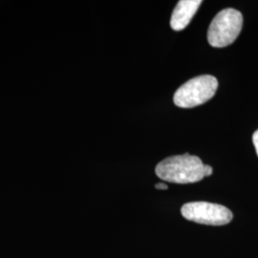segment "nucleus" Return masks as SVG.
Returning a JSON list of instances; mask_svg holds the SVG:
<instances>
[{
    "instance_id": "nucleus-6",
    "label": "nucleus",
    "mask_w": 258,
    "mask_h": 258,
    "mask_svg": "<svg viewBox=\"0 0 258 258\" xmlns=\"http://www.w3.org/2000/svg\"><path fill=\"white\" fill-rule=\"evenodd\" d=\"M252 142H253V146L255 148V151H256V154L258 156V129L252 135Z\"/></svg>"
},
{
    "instance_id": "nucleus-5",
    "label": "nucleus",
    "mask_w": 258,
    "mask_h": 258,
    "mask_svg": "<svg viewBox=\"0 0 258 258\" xmlns=\"http://www.w3.org/2000/svg\"><path fill=\"white\" fill-rule=\"evenodd\" d=\"M201 0H181L176 5L172 13L170 26L175 31H181L186 27L194 18L200 5Z\"/></svg>"
},
{
    "instance_id": "nucleus-7",
    "label": "nucleus",
    "mask_w": 258,
    "mask_h": 258,
    "mask_svg": "<svg viewBox=\"0 0 258 258\" xmlns=\"http://www.w3.org/2000/svg\"><path fill=\"white\" fill-rule=\"evenodd\" d=\"M212 171H213V169H212V166H209V165H205V167H204V175H205V177H209V176L212 175Z\"/></svg>"
},
{
    "instance_id": "nucleus-2",
    "label": "nucleus",
    "mask_w": 258,
    "mask_h": 258,
    "mask_svg": "<svg viewBox=\"0 0 258 258\" xmlns=\"http://www.w3.org/2000/svg\"><path fill=\"white\" fill-rule=\"evenodd\" d=\"M218 82L210 75L199 76L183 84L174 94L176 106L192 108L210 101L217 90Z\"/></svg>"
},
{
    "instance_id": "nucleus-8",
    "label": "nucleus",
    "mask_w": 258,
    "mask_h": 258,
    "mask_svg": "<svg viewBox=\"0 0 258 258\" xmlns=\"http://www.w3.org/2000/svg\"><path fill=\"white\" fill-rule=\"evenodd\" d=\"M155 187H156L157 189H167V184H164V183H158L155 185Z\"/></svg>"
},
{
    "instance_id": "nucleus-1",
    "label": "nucleus",
    "mask_w": 258,
    "mask_h": 258,
    "mask_svg": "<svg viewBox=\"0 0 258 258\" xmlns=\"http://www.w3.org/2000/svg\"><path fill=\"white\" fill-rule=\"evenodd\" d=\"M205 165L199 157L184 155L168 157L155 168L156 175L169 183L190 184L203 180Z\"/></svg>"
},
{
    "instance_id": "nucleus-4",
    "label": "nucleus",
    "mask_w": 258,
    "mask_h": 258,
    "mask_svg": "<svg viewBox=\"0 0 258 258\" xmlns=\"http://www.w3.org/2000/svg\"><path fill=\"white\" fill-rule=\"evenodd\" d=\"M182 215L188 221L198 224L223 226L232 220V212L226 207L209 202L184 204L181 209Z\"/></svg>"
},
{
    "instance_id": "nucleus-3",
    "label": "nucleus",
    "mask_w": 258,
    "mask_h": 258,
    "mask_svg": "<svg viewBox=\"0 0 258 258\" xmlns=\"http://www.w3.org/2000/svg\"><path fill=\"white\" fill-rule=\"evenodd\" d=\"M243 17L239 11L225 9L219 12L208 31V40L212 47L222 48L231 44L239 36Z\"/></svg>"
}]
</instances>
